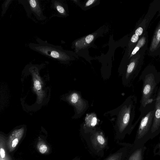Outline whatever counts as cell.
Here are the masks:
<instances>
[{
    "label": "cell",
    "instance_id": "cell-18",
    "mask_svg": "<svg viewBox=\"0 0 160 160\" xmlns=\"http://www.w3.org/2000/svg\"><path fill=\"white\" fill-rule=\"evenodd\" d=\"M18 139L17 138H16L14 139L13 141H12V146L13 148H15L16 147V146L18 144Z\"/></svg>",
    "mask_w": 160,
    "mask_h": 160
},
{
    "label": "cell",
    "instance_id": "cell-8",
    "mask_svg": "<svg viewBox=\"0 0 160 160\" xmlns=\"http://www.w3.org/2000/svg\"><path fill=\"white\" fill-rule=\"evenodd\" d=\"M70 101L75 108L78 118L81 117L85 112L88 107V102L82 98L80 94L75 92L71 95Z\"/></svg>",
    "mask_w": 160,
    "mask_h": 160
},
{
    "label": "cell",
    "instance_id": "cell-14",
    "mask_svg": "<svg viewBox=\"0 0 160 160\" xmlns=\"http://www.w3.org/2000/svg\"><path fill=\"white\" fill-rule=\"evenodd\" d=\"M47 150V146L44 144L41 145L40 147L39 151L42 154L45 153Z\"/></svg>",
    "mask_w": 160,
    "mask_h": 160
},
{
    "label": "cell",
    "instance_id": "cell-15",
    "mask_svg": "<svg viewBox=\"0 0 160 160\" xmlns=\"http://www.w3.org/2000/svg\"><path fill=\"white\" fill-rule=\"evenodd\" d=\"M94 36L92 35H89L87 36L85 38L86 42L88 44L90 43L93 40Z\"/></svg>",
    "mask_w": 160,
    "mask_h": 160
},
{
    "label": "cell",
    "instance_id": "cell-16",
    "mask_svg": "<svg viewBox=\"0 0 160 160\" xmlns=\"http://www.w3.org/2000/svg\"><path fill=\"white\" fill-rule=\"evenodd\" d=\"M143 32V29L141 27H139L135 31V34L138 36L141 35Z\"/></svg>",
    "mask_w": 160,
    "mask_h": 160
},
{
    "label": "cell",
    "instance_id": "cell-11",
    "mask_svg": "<svg viewBox=\"0 0 160 160\" xmlns=\"http://www.w3.org/2000/svg\"><path fill=\"white\" fill-rule=\"evenodd\" d=\"M98 120L95 114L92 113L87 114L85 122L82 124L81 127L85 129H93L98 127Z\"/></svg>",
    "mask_w": 160,
    "mask_h": 160
},
{
    "label": "cell",
    "instance_id": "cell-6",
    "mask_svg": "<svg viewBox=\"0 0 160 160\" xmlns=\"http://www.w3.org/2000/svg\"><path fill=\"white\" fill-rule=\"evenodd\" d=\"M160 133V85L155 102V112L149 139H152Z\"/></svg>",
    "mask_w": 160,
    "mask_h": 160
},
{
    "label": "cell",
    "instance_id": "cell-9",
    "mask_svg": "<svg viewBox=\"0 0 160 160\" xmlns=\"http://www.w3.org/2000/svg\"><path fill=\"white\" fill-rule=\"evenodd\" d=\"M117 142L122 147L115 152L109 154L103 160H125L132 145L120 142Z\"/></svg>",
    "mask_w": 160,
    "mask_h": 160
},
{
    "label": "cell",
    "instance_id": "cell-7",
    "mask_svg": "<svg viewBox=\"0 0 160 160\" xmlns=\"http://www.w3.org/2000/svg\"><path fill=\"white\" fill-rule=\"evenodd\" d=\"M19 1L24 7L28 15L32 13L39 20H44L46 17L43 14L40 3L38 0H20Z\"/></svg>",
    "mask_w": 160,
    "mask_h": 160
},
{
    "label": "cell",
    "instance_id": "cell-1",
    "mask_svg": "<svg viewBox=\"0 0 160 160\" xmlns=\"http://www.w3.org/2000/svg\"><path fill=\"white\" fill-rule=\"evenodd\" d=\"M137 103L136 96L131 95L120 106L108 112L112 116H116L114 128L115 139L117 142L124 139L127 134H130L134 129L132 122L135 117Z\"/></svg>",
    "mask_w": 160,
    "mask_h": 160
},
{
    "label": "cell",
    "instance_id": "cell-21",
    "mask_svg": "<svg viewBox=\"0 0 160 160\" xmlns=\"http://www.w3.org/2000/svg\"><path fill=\"white\" fill-rule=\"evenodd\" d=\"M156 38L158 42L160 41V29H159L157 33Z\"/></svg>",
    "mask_w": 160,
    "mask_h": 160
},
{
    "label": "cell",
    "instance_id": "cell-5",
    "mask_svg": "<svg viewBox=\"0 0 160 160\" xmlns=\"http://www.w3.org/2000/svg\"><path fill=\"white\" fill-rule=\"evenodd\" d=\"M36 43H30L28 46L32 50L48 58L60 62L68 59L66 52L60 46L55 45L38 38Z\"/></svg>",
    "mask_w": 160,
    "mask_h": 160
},
{
    "label": "cell",
    "instance_id": "cell-3",
    "mask_svg": "<svg viewBox=\"0 0 160 160\" xmlns=\"http://www.w3.org/2000/svg\"><path fill=\"white\" fill-rule=\"evenodd\" d=\"M142 81L141 97L139 110L142 111L147 105L155 99L160 83V74L153 70L143 72L140 76L138 81Z\"/></svg>",
    "mask_w": 160,
    "mask_h": 160
},
{
    "label": "cell",
    "instance_id": "cell-2",
    "mask_svg": "<svg viewBox=\"0 0 160 160\" xmlns=\"http://www.w3.org/2000/svg\"><path fill=\"white\" fill-rule=\"evenodd\" d=\"M80 135L82 141L90 153L94 157L102 158L109 148L108 138L99 127L85 129L80 127Z\"/></svg>",
    "mask_w": 160,
    "mask_h": 160
},
{
    "label": "cell",
    "instance_id": "cell-10",
    "mask_svg": "<svg viewBox=\"0 0 160 160\" xmlns=\"http://www.w3.org/2000/svg\"><path fill=\"white\" fill-rule=\"evenodd\" d=\"M145 147L132 145L125 160H142Z\"/></svg>",
    "mask_w": 160,
    "mask_h": 160
},
{
    "label": "cell",
    "instance_id": "cell-4",
    "mask_svg": "<svg viewBox=\"0 0 160 160\" xmlns=\"http://www.w3.org/2000/svg\"><path fill=\"white\" fill-rule=\"evenodd\" d=\"M155 100L148 104L142 111L138 118L133 124L134 129L139 122L133 144L143 146L149 139V134L152 125L155 112Z\"/></svg>",
    "mask_w": 160,
    "mask_h": 160
},
{
    "label": "cell",
    "instance_id": "cell-19",
    "mask_svg": "<svg viewBox=\"0 0 160 160\" xmlns=\"http://www.w3.org/2000/svg\"><path fill=\"white\" fill-rule=\"evenodd\" d=\"M142 46H138L136 47L133 49V51L132 53V55L135 54L138 51L140 47H141Z\"/></svg>",
    "mask_w": 160,
    "mask_h": 160
},
{
    "label": "cell",
    "instance_id": "cell-22",
    "mask_svg": "<svg viewBox=\"0 0 160 160\" xmlns=\"http://www.w3.org/2000/svg\"><path fill=\"white\" fill-rule=\"evenodd\" d=\"M95 1L94 0H89L86 3V6H88L91 5Z\"/></svg>",
    "mask_w": 160,
    "mask_h": 160
},
{
    "label": "cell",
    "instance_id": "cell-13",
    "mask_svg": "<svg viewBox=\"0 0 160 160\" xmlns=\"http://www.w3.org/2000/svg\"><path fill=\"white\" fill-rule=\"evenodd\" d=\"M34 85L35 88L37 90H40L41 88L40 82L38 80H36L34 81Z\"/></svg>",
    "mask_w": 160,
    "mask_h": 160
},
{
    "label": "cell",
    "instance_id": "cell-12",
    "mask_svg": "<svg viewBox=\"0 0 160 160\" xmlns=\"http://www.w3.org/2000/svg\"><path fill=\"white\" fill-rule=\"evenodd\" d=\"M52 7L55 11L59 14L64 15L65 14V11L62 3L59 0H54L52 1Z\"/></svg>",
    "mask_w": 160,
    "mask_h": 160
},
{
    "label": "cell",
    "instance_id": "cell-17",
    "mask_svg": "<svg viewBox=\"0 0 160 160\" xmlns=\"http://www.w3.org/2000/svg\"><path fill=\"white\" fill-rule=\"evenodd\" d=\"M138 39V36L135 34L133 35L131 38V41L132 42H137Z\"/></svg>",
    "mask_w": 160,
    "mask_h": 160
},
{
    "label": "cell",
    "instance_id": "cell-20",
    "mask_svg": "<svg viewBox=\"0 0 160 160\" xmlns=\"http://www.w3.org/2000/svg\"><path fill=\"white\" fill-rule=\"evenodd\" d=\"M0 154L1 158H4L5 156V153L4 149L1 148L0 150Z\"/></svg>",
    "mask_w": 160,
    "mask_h": 160
}]
</instances>
